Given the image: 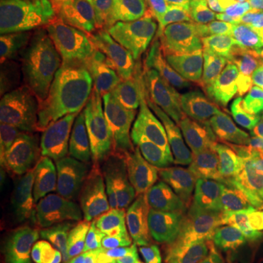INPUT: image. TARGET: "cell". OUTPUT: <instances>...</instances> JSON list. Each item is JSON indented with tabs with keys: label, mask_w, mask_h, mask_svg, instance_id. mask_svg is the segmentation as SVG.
Instances as JSON below:
<instances>
[{
	"label": "cell",
	"mask_w": 263,
	"mask_h": 263,
	"mask_svg": "<svg viewBox=\"0 0 263 263\" xmlns=\"http://www.w3.org/2000/svg\"><path fill=\"white\" fill-rule=\"evenodd\" d=\"M186 179L180 146L164 129H127L104 164L94 195L78 203L76 262L133 230L160 226Z\"/></svg>",
	"instance_id": "1"
},
{
	"label": "cell",
	"mask_w": 263,
	"mask_h": 263,
	"mask_svg": "<svg viewBox=\"0 0 263 263\" xmlns=\"http://www.w3.org/2000/svg\"><path fill=\"white\" fill-rule=\"evenodd\" d=\"M41 111L48 168L82 203L94 195L110 151L124 130V117L91 57L79 56L66 66Z\"/></svg>",
	"instance_id": "2"
},
{
	"label": "cell",
	"mask_w": 263,
	"mask_h": 263,
	"mask_svg": "<svg viewBox=\"0 0 263 263\" xmlns=\"http://www.w3.org/2000/svg\"><path fill=\"white\" fill-rule=\"evenodd\" d=\"M113 34L100 0H0L2 69L89 54Z\"/></svg>",
	"instance_id": "3"
},
{
	"label": "cell",
	"mask_w": 263,
	"mask_h": 263,
	"mask_svg": "<svg viewBox=\"0 0 263 263\" xmlns=\"http://www.w3.org/2000/svg\"><path fill=\"white\" fill-rule=\"evenodd\" d=\"M88 56L108 86L127 129L168 130L193 101L176 67L133 48L116 32Z\"/></svg>",
	"instance_id": "4"
},
{
	"label": "cell",
	"mask_w": 263,
	"mask_h": 263,
	"mask_svg": "<svg viewBox=\"0 0 263 263\" xmlns=\"http://www.w3.org/2000/svg\"><path fill=\"white\" fill-rule=\"evenodd\" d=\"M78 200L53 170H44L5 192L0 243L44 263L76 262Z\"/></svg>",
	"instance_id": "5"
},
{
	"label": "cell",
	"mask_w": 263,
	"mask_h": 263,
	"mask_svg": "<svg viewBox=\"0 0 263 263\" xmlns=\"http://www.w3.org/2000/svg\"><path fill=\"white\" fill-rule=\"evenodd\" d=\"M192 97L209 108L245 161L263 157V107L227 78L214 60L196 59L177 69Z\"/></svg>",
	"instance_id": "6"
},
{
	"label": "cell",
	"mask_w": 263,
	"mask_h": 263,
	"mask_svg": "<svg viewBox=\"0 0 263 263\" xmlns=\"http://www.w3.org/2000/svg\"><path fill=\"white\" fill-rule=\"evenodd\" d=\"M168 132L184 157L186 174L203 193L222 184L245 161L221 132L214 114L195 98L170 124Z\"/></svg>",
	"instance_id": "7"
},
{
	"label": "cell",
	"mask_w": 263,
	"mask_h": 263,
	"mask_svg": "<svg viewBox=\"0 0 263 263\" xmlns=\"http://www.w3.org/2000/svg\"><path fill=\"white\" fill-rule=\"evenodd\" d=\"M114 32L129 46L181 69L193 57V37L184 8L171 0H141Z\"/></svg>",
	"instance_id": "8"
},
{
	"label": "cell",
	"mask_w": 263,
	"mask_h": 263,
	"mask_svg": "<svg viewBox=\"0 0 263 263\" xmlns=\"http://www.w3.org/2000/svg\"><path fill=\"white\" fill-rule=\"evenodd\" d=\"M206 219L222 263H260L263 219L245 212L219 184L205 192Z\"/></svg>",
	"instance_id": "9"
},
{
	"label": "cell",
	"mask_w": 263,
	"mask_h": 263,
	"mask_svg": "<svg viewBox=\"0 0 263 263\" xmlns=\"http://www.w3.org/2000/svg\"><path fill=\"white\" fill-rule=\"evenodd\" d=\"M165 222L174 263H222L205 218V193L187 174Z\"/></svg>",
	"instance_id": "10"
},
{
	"label": "cell",
	"mask_w": 263,
	"mask_h": 263,
	"mask_svg": "<svg viewBox=\"0 0 263 263\" xmlns=\"http://www.w3.org/2000/svg\"><path fill=\"white\" fill-rule=\"evenodd\" d=\"M66 66L59 63L16 66L0 73L2 129L31 117L54 92Z\"/></svg>",
	"instance_id": "11"
},
{
	"label": "cell",
	"mask_w": 263,
	"mask_h": 263,
	"mask_svg": "<svg viewBox=\"0 0 263 263\" xmlns=\"http://www.w3.org/2000/svg\"><path fill=\"white\" fill-rule=\"evenodd\" d=\"M228 6L230 0H184L193 37V59L215 60L222 53Z\"/></svg>",
	"instance_id": "12"
},
{
	"label": "cell",
	"mask_w": 263,
	"mask_h": 263,
	"mask_svg": "<svg viewBox=\"0 0 263 263\" xmlns=\"http://www.w3.org/2000/svg\"><path fill=\"white\" fill-rule=\"evenodd\" d=\"M214 62L233 84L263 107V43H235Z\"/></svg>",
	"instance_id": "13"
},
{
	"label": "cell",
	"mask_w": 263,
	"mask_h": 263,
	"mask_svg": "<svg viewBox=\"0 0 263 263\" xmlns=\"http://www.w3.org/2000/svg\"><path fill=\"white\" fill-rule=\"evenodd\" d=\"M235 43H263V0H230L222 32V53Z\"/></svg>",
	"instance_id": "14"
},
{
	"label": "cell",
	"mask_w": 263,
	"mask_h": 263,
	"mask_svg": "<svg viewBox=\"0 0 263 263\" xmlns=\"http://www.w3.org/2000/svg\"><path fill=\"white\" fill-rule=\"evenodd\" d=\"M221 186L245 212L263 219V157L243 161Z\"/></svg>",
	"instance_id": "15"
},
{
	"label": "cell",
	"mask_w": 263,
	"mask_h": 263,
	"mask_svg": "<svg viewBox=\"0 0 263 263\" xmlns=\"http://www.w3.org/2000/svg\"><path fill=\"white\" fill-rule=\"evenodd\" d=\"M158 226L133 230L103 247L86 263H143L152 234Z\"/></svg>",
	"instance_id": "16"
},
{
	"label": "cell",
	"mask_w": 263,
	"mask_h": 263,
	"mask_svg": "<svg viewBox=\"0 0 263 263\" xmlns=\"http://www.w3.org/2000/svg\"><path fill=\"white\" fill-rule=\"evenodd\" d=\"M143 263H174L167 222L160 224L151 237Z\"/></svg>",
	"instance_id": "17"
},
{
	"label": "cell",
	"mask_w": 263,
	"mask_h": 263,
	"mask_svg": "<svg viewBox=\"0 0 263 263\" xmlns=\"http://www.w3.org/2000/svg\"><path fill=\"white\" fill-rule=\"evenodd\" d=\"M100 2L103 3L107 18L110 21L111 27H113V29H116L120 19L123 18V15L130 8H133L135 5H138L141 0H100Z\"/></svg>",
	"instance_id": "18"
},
{
	"label": "cell",
	"mask_w": 263,
	"mask_h": 263,
	"mask_svg": "<svg viewBox=\"0 0 263 263\" xmlns=\"http://www.w3.org/2000/svg\"><path fill=\"white\" fill-rule=\"evenodd\" d=\"M0 263H44L34 254L27 253L24 250L2 246L0 250Z\"/></svg>",
	"instance_id": "19"
},
{
	"label": "cell",
	"mask_w": 263,
	"mask_h": 263,
	"mask_svg": "<svg viewBox=\"0 0 263 263\" xmlns=\"http://www.w3.org/2000/svg\"><path fill=\"white\" fill-rule=\"evenodd\" d=\"M171 2H174V3H177V5H180L181 8H184V0H171Z\"/></svg>",
	"instance_id": "20"
}]
</instances>
